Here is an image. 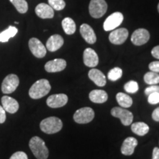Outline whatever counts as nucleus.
<instances>
[{
    "mask_svg": "<svg viewBox=\"0 0 159 159\" xmlns=\"http://www.w3.org/2000/svg\"><path fill=\"white\" fill-rule=\"evenodd\" d=\"M29 147L37 159H47L49 150L46 146L44 141L39 136L33 137L29 142Z\"/></svg>",
    "mask_w": 159,
    "mask_h": 159,
    "instance_id": "1",
    "label": "nucleus"
},
{
    "mask_svg": "<svg viewBox=\"0 0 159 159\" xmlns=\"http://www.w3.org/2000/svg\"><path fill=\"white\" fill-rule=\"evenodd\" d=\"M50 90L51 85L49 81L46 79H41L32 85L29 90V95L32 99H38L48 94Z\"/></svg>",
    "mask_w": 159,
    "mask_h": 159,
    "instance_id": "2",
    "label": "nucleus"
},
{
    "mask_svg": "<svg viewBox=\"0 0 159 159\" xmlns=\"http://www.w3.org/2000/svg\"><path fill=\"white\" fill-rule=\"evenodd\" d=\"M63 128V122L55 116L48 117L43 119L40 123V128L47 134H53L59 132Z\"/></svg>",
    "mask_w": 159,
    "mask_h": 159,
    "instance_id": "3",
    "label": "nucleus"
},
{
    "mask_svg": "<svg viewBox=\"0 0 159 159\" xmlns=\"http://www.w3.org/2000/svg\"><path fill=\"white\" fill-rule=\"evenodd\" d=\"M89 13L93 18L99 19L105 15L108 5L105 0H91L89 3Z\"/></svg>",
    "mask_w": 159,
    "mask_h": 159,
    "instance_id": "4",
    "label": "nucleus"
},
{
    "mask_svg": "<svg viewBox=\"0 0 159 159\" xmlns=\"http://www.w3.org/2000/svg\"><path fill=\"white\" fill-rule=\"evenodd\" d=\"M73 117L75 122L78 124H87L94 118V111L89 107H84L76 111Z\"/></svg>",
    "mask_w": 159,
    "mask_h": 159,
    "instance_id": "5",
    "label": "nucleus"
},
{
    "mask_svg": "<svg viewBox=\"0 0 159 159\" xmlns=\"http://www.w3.org/2000/svg\"><path fill=\"white\" fill-rule=\"evenodd\" d=\"M19 85V78L16 75L11 74L5 77L2 83V91L5 94H11L16 90Z\"/></svg>",
    "mask_w": 159,
    "mask_h": 159,
    "instance_id": "6",
    "label": "nucleus"
},
{
    "mask_svg": "<svg viewBox=\"0 0 159 159\" xmlns=\"http://www.w3.org/2000/svg\"><path fill=\"white\" fill-rule=\"evenodd\" d=\"M111 114L113 116L120 119L122 124L125 126H128V125L132 124L134 115L130 111H128L127 109L119 108V107H115V108L111 109Z\"/></svg>",
    "mask_w": 159,
    "mask_h": 159,
    "instance_id": "7",
    "label": "nucleus"
},
{
    "mask_svg": "<svg viewBox=\"0 0 159 159\" xmlns=\"http://www.w3.org/2000/svg\"><path fill=\"white\" fill-rule=\"evenodd\" d=\"M124 16L120 12H116L112 13L105 19L103 24V28L105 31H111L115 30L122 23Z\"/></svg>",
    "mask_w": 159,
    "mask_h": 159,
    "instance_id": "8",
    "label": "nucleus"
},
{
    "mask_svg": "<svg viewBox=\"0 0 159 159\" xmlns=\"http://www.w3.org/2000/svg\"><path fill=\"white\" fill-rule=\"evenodd\" d=\"M28 45L30 50L38 58H42L47 54V48L41 43V41L36 38H32L30 39Z\"/></svg>",
    "mask_w": 159,
    "mask_h": 159,
    "instance_id": "9",
    "label": "nucleus"
},
{
    "mask_svg": "<svg viewBox=\"0 0 159 159\" xmlns=\"http://www.w3.org/2000/svg\"><path fill=\"white\" fill-rule=\"evenodd\" d=\"M129 35L128 30L125 28L114 30L109 35V41L116 45L122 44L126 41Z\"/></svg>",
    "mask_w": 159,
    "mask_h": 159,
    "instance_id": "10",
    "label": "nucleus"
},
{
    "mask_svg": "<svg viewBox=\"0 0 159 159\" xmlns=\"http://www.w3.org/2000/svg\"><path fill=\"white\" fill-rule=\"evenodd\" d=\"M150 33L146 29L140 28L136 30L131 36V41L136 46L145 44L150 40Z\"/></svg>",
    "mask_w": 159,
    "mask_h": 159,
    "instance_id": "11",
    "label": "nucleus"
},
{
    "mask_svg": "<svg viewBox=\"0 0 159 159\" xmlns=\"http://www.w3.org/2000/svg\"><path fill=\"white\" fill-rule=\"evenodd\" d=\"M68 102V97L64 94H52L47 99V104L49 108H57L64 106Z\"/></svg>",
    "mask_w": 159,
    "mask_h": 159,
    "instance_id": "12",
    "label": "nucleus"
},
{
    "mask_svg": "<svg viewBox=\"0 0 159 159\" xmlns=\"http://www.w3.org/2000/svg\"><path fill=\"white\" fill-rule=\"evenodd\" d=\"M83 63L88 67L94 68L99 63L98 55L93 49L87 48L83 52Z\"/></svg>",
    "mask_w": 159,
    "mask_h": 159,
    "instance_id": "13",
    "label": "nucleus"
},
{
    "mask_svg": "<svg viewBox=\"0 0 159 159\" xmlns=\"http://www.w3.org/2000/svg\"><path fill=\"white\" fill-rule=\"evenodd\" d=\"M66 67V61L61 58H57L49 61L45 64V70L47 72H59L64 70Z\"/></svg>",
    "mask_w": 159,
    "mask_h": 159,
    "instance_id": "14",
    "label": "nucleus"
},
{
    "mask_svg": "<svg viewBox=\"0 0 159 159\" xmlns=\"http://www.w3.org/2000/svg\"><path fill=\"white\" fill-rule=\"evenodd\" d=\"M35 12L41 19H52L54 17V10L49 5L40 3L35 7Z\"/></svg>",
    "mask_w": 159,
    "mask_h": 159,
    "instance_id": "15",
    "label": "nucleus"
},
{
    "mask_svg": "<svg viewBox=\"0 0 159 159\" xmlns=\"http://www.w3.org/2000/svg\"><path fill=\"white\" fill-rule=\"evenodd\" d=\"M80 34L83 39L88 43L93 44L96 42V34L90 25H87V24H83L80 27Z\"/></svg>",
    "mask_w": 159,
    "mask_h": 159,
    "instance_id": "16",
    "label": "nucleus"
},
{
    "mask_svg": "<svg viewBox=\"0 0 159 159\" xmlns=\"http://www.w3.org/2000/svg\"><path fill=\"white\" fill-rule=\"evenodd\" d=\"M138 145V141L134 137H128L125 139L121 147V152L125 156H131L134 154L135 148Z\"/></svg>",
    "mask_w": 159,
    "mask_h": 159,
    "instance_id": "17",
    "label": "nucleus"
},
{
    "mask_svg": "<svg viewBox=\"0 0 159 159\" xmlns=\"http://www.w3.org/2000/svg\"><path fill=\"white\" fill-rule=\"evenodd\" d=\"M64 40L61 35L55 34L49 38L46 43V48L49 52H55L63 45Z\"/></svg>",
    "mask_w": 159,
    "mask_h": 159,
    "instance_id": "18",
    "label": "nucleus"
},
{
    "mask_svg": "<svg viewBox=\"0 0 159 159\" xmlns=\"http://www.w3.org/2000/svg\"><path fill=\"white\" fill-rule=\"evenodd\" d=\"M2 104L6 112L10 114H15L19 108V102L15 99L9 96H3L2 97Z\"/></svg>",
    "mask_w": 159,
    "mask_h": 159,
    "instance_id": "19",
    "label": "nucleus"
},
{
    "mask_svg": "<svg viewBox=\"0 0 159 159\" xmlns=\"http://www.w3.org/2000/svg\"><path fill=\"white\" fill-rule=\"evenodd\" d=\"M89 77L95 84L99 87L105 86L106 84V77L101 71L97 69H92L89 71Z\"/></svg>",
    "mask_w": 159,
    "mask_h": 159,
    "instance_id": "20",
    "label": "nucleus"
},
{
    "mask_svg": "<svg viewBox=\"0 0 159 159\" xmlns=\"http://www.w3.org/2000/svg\"><path fill=\"white\" fill-rule=\"evenodd\" d=\"M108 94L103 90L95 89L89 94V99L94 103H104L108 100Z\"/></svg>",
    "mask_w": 159,
    "mask_h": 159,
    "instance_id": "21",
    "label": "nucleus"
},
{
    "mask_svg": "<svg viewBox=\"0 0 159 159\" xmlns=\"http://www.w3.org/2000/svg\"><path fill=\"white\" fill-rule=\"evenodd\" d=\"M131 130L135 134L138 135L139 136H143L146 135L150 130V128L146 123L142 122H135L131 125Z\"/></svg>",
    "mask_w": 159,
    "mask_h": 159,
    "instance_id": "22",
    "label": "nucleus"
},
{
    "mask_svg": "<svg viewBox=\"0 0 159 159\" xmlns=\"http://www.w3.org/2000/svg\"><path fill=\"white\" fill-rule=\"evenodd\" d=\"M62 27L67 35L74 34L76 31V25L75 21L69 17L65 18L62 21Z\"/></svg>",
    "mask_w": 159,
    "mask_h": 159,
    "instance_id": "23",
    "label": "nucleus"
},
{
    "mask_svg": "<svg viewBox=\"0 0 159 159\" xmlns=\"http://www.w3.org/2000/svg\"><path fill=\"white\" fill-rule=\"evenodd\" d=\"M18 33V29L13 26H9L8 28L0 33V42L5 43L9 41L10 39L13 38Z\"/></svg>",
    "mask_w": 159,
    "mask_h": 159,
    "instance_id": "24",
    "label": "nucleus"
},
{
    "mask_svg": "<svg viewBox=\"0 0 159 159\" xmlns=\"http://www.w3.org/2000/svg\"><path fill=\"white\" fill-rule=\"evenodd\" d=\"M116 101L118 104L122 108H130L133 105V99L130 96L125 93L119 92L116 94Z\"/></svg>",
    "mask_w": 159,
    "mask_h": 159,
    "instance_id": "25",
    "label": "nucleus"
},
{
    "mask_svg": "<svg viewBox=\"0 0 159 159\" xmlns=\"http://www.w3.org/2000/svg\"><path fill=\"white\" fill-rule=\"evenodd\" d=\"M20 13H26L28 11V4L26 0H10Z\"/></svg>",
    "mask_w": 159,
    "mask_h": 159,
    "instance_id": "26",
    "label": "nucleus"
},
{
    "mask_svg": "<svg viewBox=\"0 0 159 159\" xmlns=\"http://www.w3.org/2000/svg\"><path fill=\"white\" fill-rule=\"evenodd\" d=\"M144 82L148 85H156L159 83V75L153 71L147 72L144 76Z\"/></svg>",
    "mask_w": 159,
    "mask_h": 159,
    "instance_id": "27",
    "label": "nucleus"
},
{
    "mask_svg": "<svg viewBox=\"0 0 159 159\" xmlns=\"http://www.w3.org/2000/svg\"><path fill=\"white\" fill-rule=\"evenodd\" d=\"M122 76V70L119 67H115V68L111 69L108 73V78L111 81H116L117 80L120 79Z\"/></svg>",
    "mask_w": 159,
    "mask_h": 159,
    "instance_id": "28",
    "label": "nucleus"
},
{
    "mask_svg": "<svg viewBox=\"0 0 159 159\" xmlns=\"http://www.w3.org/2000/svg\"><path fill=\"white\" fill-rule=\"evenodd\" d=\"M125 90L130 94H135L139 90L138 83L134 80H130L126 83L124 85Z\"/></svg>",
    "mask_w": 159,
    "mask_h": 159,
    "instance_id": "29",
    "label": "nucleus"
},
{
    "mask_svg": "<svg viewBox=\"0 0 159 159\" xmlns=\"http://www.w3.org/2000/svg\"><path fill=\"white\" fill-rule=\"evenodd\" d=\"M49 5L55 11H62L64 9L66 3L63 0H48Z\"/></svg>",
    "mask_w": 159,
    "mask_h": 159,
    "instance_id": "30",
    "label": "nucleus"
},
{
    "mask_svg": "<svg viewBox=\"0 0 159 159\" xmlns=\"http://www.w3.org/2000/svg\"><path fill=\"white\" fill-rule=\"evenodd\" d=\"M148 102L151 105H156L159 103V93L155 92L149 94Z\"/></svg>",
    "mask_w": 159,
    "mask_h": 159,
    "instance_id": "31",
    "label": "nucleus"
},
{
    "mask_svg": "<svg viewBox=\"0 0 159 159\" xmlns=\"http://www.w3.org/2000/svg\"><path fill=\"white\" fill-rule=\"evenodd\" d=\"M158 92L159 93V85H151L150 86H148V88L145 89L144 94L148 96L149 94H152V93Z\"/></svg>",
    "mask_w": 159,
    "mask_h": 159,
    "instance_id": "32",
    "label": "nucleus"
},
{
    "mask_svg": "<svg viewBox=\"0 0 159 159\" xmlns=\"http://www.w3.org/2000/svg\"><path fill=\"white\" fill-rule=\"evenodd\" d=\"M10 159H28L27 154L22 151H18L11 156Z\"/></svg>",
    "mask_w": 159,
    "mask_h": 159,
    "instance_id": "33",
    "label": "nucleus"
},
{
    "mask_svg": "<svg viewBox=\"0 0 159 159\" xmlns=\"http://www.w3.org/2000/svg\"><path fill=\"white\" fill-rule=\"evenodd\" d=\"M149 69L151 71L159 73V61H153L149 64Z\"/></svg>",
    "mask_w": 159,
    "mask_h": 159,
    "instance_id": "34",
    "label": "nucleus"
},
{
    "mask_svg": "<svg viewBox=\"0 0 159 159\" xmlns=\"http://www.w3.org/2000/svg\"><path fill=\"white\" fill-rule=\"evenodd\" d=\"M6 120V111L2 106L0 105V124H2Z\"/></svg>",
    "mask_w": 159,
    "mask_h": 159,
    "instance_id": "35",
    "label": "nucleus"
},
{
    "mask_svg": "<svg viewBox=\"0 0 159 159\" xmlns=\"http://www.w3.org/2000/svg\"><path fill=\"white\" fill-rule=\"evenodd\" d=\"M151 54L155 58L159 59V45L155 47L151 51Z\"/></svg>",
    "mask_w": 159,
    "mask_h": 159,
    "instance_id": "36",
    "label": "nucleus"
},
{
    "mask_svg": "<svg viewBox=\"0 0 159 159\" xmlns=\"http://www.w3.org/2000/svg\"><path fill=\"white\" fill-rule=\"evenodd\" d=\"M152 118L156 122H159V107L153 111L152 114Z\"/></svg>",
    "mask_w": 159,
    "mask_h": 159,
    "instance_id": "37",
    "label": "nucleus"
},
{
    "mask_svg": "<svg viewBox=\"0 0 159 159\" xmlns=\"http://www.w3.org/2000/svg\"><path fill=\"white\" fill-rule=\"evenodd\" d=\"M152 159H159V148H155L152 150Z\"/></svg>",
    "mask_w": 159,
    "mask_h": 159,
    "instance_id": "38",
    "label": "nucleus"
},
{
    "mask_svg": "<svg viewBox=\"0 0 159 159\" xmlns=\"http://www.w3.org/2000/svg\"><path fill=\"white\" fill-rule=\"evenodd\" d=\"M158 13H159V3H158Z\"/></svg>",
    "mask_w": 159,
    "mask_h": 159,
    "instance_id": "39",
    "label": "nucleus"
},
{
    "mask_svg": "<svg viewBox=\"0 0 159 159\" xmlns=\"http://www.w3.org/2000/svg\"><path fill=\"white\" fill-rule=\"evenodd\" d=\"M15 24H16V25H18V24H19V22H18V21H15Z\"/></svg>",
    "mask_w": 159,
    "mask_h": 159,
    "instance_id": "40",
    "label": "nucleus"
}]
</instances>
